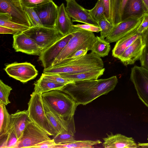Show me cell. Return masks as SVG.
Returning a JSON list of instances; mask_svg holds the SVG:
<instances>
[{
  "instance_id": "cell-1",
  "label": "cell",
  "mask_w": 148,
  "mask_h": 148,
  "mask_svg": "<svg viewBox=\"0 0 148 148\" xmlns=\"http://www.w3.org/2000/svg\"><path fill=\"white\" fill-rule=\"evenodd\" d=\"M118 82L116 76L106 79L74 82L60 90L69 95L78 106L85 105L113 90Z\"/></svg>"
},
{
  "instance_id": "cell-2",
  "label": "cell",
  "mask_w": 148,
  "mask_h": 148,
  "mask_svg": "<svg viewBox=\"0 0 148 148\" xmlns=\"http://www.w3.org/2000/svg\"><path fill=\"white\" fill-rule=\"evenodd\" d=\"M104 68L101 57L91 51L81 58L64 62L44 70L45 74H74L101 69Z\"/></svg>"
},
{
  "instance_id": "cell-3",
  "label": "cell",
  "mask_w": 148,
  "mask_h": 148,
  "mask_svg": "<svg viewBox=\"0 0 148 148\" xmlns=\"http://www.w3.org/2000/svg\"><path fill=\"white\" fill-rule=\"evenodd\" d=\"M43 103L53 113L62 118L74 117L77 105L68 95L56 90L42 94Z\"/></svg>"
},
{
  "instance_id": "cell-4",
  "label": "cell",
  "mask_w": 148,
  "mask_h": 148,
  "mask_svg": "<svg viewBox=\"0 0 148 148\" xmlns=\"http://www.w3.org/2000/svg\"><path fill=\"white\" fill-rule=\"evenodd\" d=\"M71 32L73 37L56 58L51 67L64 60L79 48H87L89 51L90 50L95 42L96 36L92 32L74 27Z\"/></svg>"
},
{
  "instance_id": "cell-5",
  "label": "cell",
  "mask_w": 148,
  "mask_h": 148,
  "mask_svg": "<svg viewBox=\"0 0 148 148\" xmlns=\"http://www.w3.org/2000/svg\"><path fill=\"white\" fill-rule=\"evenodd\" d=\"M42 94L33 92L31 95L28 103L29 117L49 136H53L56 134L45 114Z\"/></svg>"
},
{
  "instance_id": "cell-6",
  "label": "cell",
  "mask_w": 148,
  "mask_h": 148,
  "mask_svg": "<svg viewBox=\"0 0 148 148\" xmlns=\"http://www.w3.org/2000/svg\"><path fill=\"white\" fill-rule=\"evenodd\" d=\"M23 32L34 40L42 52L64 36L55 28L43 26H32Z\"/></svg>"
},
{
  "instance_id": "cell-7",
  "label": "cell",
  "mask_w": 148,
  "mask_h": 148,
  "mask_svg": "<svg viewBox=\"0 0 148 148\" xmlns=\"http://www.w3.org/2000/svg\"><path fill=\"white\" fill-rule=\"evenodd\" d=\"M44 130L30 120L23 132L17 148H34L46 141L51 140Z\"/></svg>"
},
{
  "instance_id": "cell-8",
  "label": "cell",
  "mask_w": 148,
  "mask_h": 148,
  "mask_svg": "<svg viewBox=\"0 0 148 148\" xmlns=\"http://www.w3.org/2000/svg\"><path fill=\"white\" fill-rule=\"evenodd\" d=\"M0 13L9 14L11 21L14 23L29 27L32 26L20 0H0Z\"/></svg>"
},
{
  "instance_id": "cell-9",
  "label": "cell",
  "mask_w": 148,
  "mask_h": 148,
  "mask_svg": "<svg viewBox=\"0 0 148 148\" xmlns=\"http://www.w3.org/2000/svg\"><path fill=\"white\" fill-rule=\"evenodd\" d=\"M130 78L139 98L148 108V71L135 66L131 69Z\"/></svg>"
},
{
  "instance_id": "cell-10",
  "label": "cell",
  "mask_w": 148,
  "mask_h": 148,
  "mask_svg": "<svg viewBox=\"0 0 148 148\" xmlns=\"http://www.w3.org/2000/svg\"><path fill=\"white\" fill-rule=\"evenodd\" d=\"M4 70L10 77L23 83L34 79L38 73L35 66L27 62L8 64Z\"/></svg>"
},
{
  "instance_id": "cell-11",
  "label": "cell",
  "mask_w": 148,
  "mask_h": 148,
  "mask_svg": "<svg viewBox=\"0 0 148 148\" xmlns=\"http://www.w3.org/2000/svg\"><path fill=\"white\" fill-rule=\"evenodd\" d=\"M73 36L71 32L63 36L42 52L38 60L41 62L44 70L52 66L56 58Z\"/></svg>"
},
{
  "instance_id": "cell-12",
  "label": "cell",
  "mask_w": 148,
  "mask_h": 148,
  "mask_svg": "<svg viewBox=\"0 0 148 148\" xmlns=\"http://www.w3.org/2000/svg\"><path fill=\"white\" fill-rule=\"evenodd\" d=\"M141 18H130L114 25V27L105 40L110 43L116 42L136 29L140 24Z\"/></svg>"
},
{
  "instance_id": "cell-13",
  "label": "cell",
  "mask_w": 148,
  "mask_h": 148,
  "mask_svg": "<svg viewBox=\"0 0 148 148\" xmlns=\"http://www.w3.org/2000/svg\"><path fill=\"white\" fill-rule=\"evenodd\" d=\"M12 47L16 51L40 56L42 50L33 39L23 32L13 36Z\"/></svg>"
},
{
  "instance_id": "cell-14",
  "label": "cell",
  "mask_w": 148,
  "mask_h": 148,
  "mask_svg": "<svg viewBox=\"0 0 148 148\" xmlns=\"http://www.w3.org/2000/svg\"><path fill=\"white\" fill-rule=\"evenodd\" d=\"M66 11L73 22H78L99 27L97 23L90 16L88 10L79 5L75 0H65Z\"/></svg>"
},
{
  "instance_id": "cell-15",
  "label": "cell",
  "mask_w": 148,
  "mask_h": 148,
  "mask_svg": "<svg viewBox=\"0 0 148 148\" xmlns=\"http://www.w3.org/2000/svg\"><path fill=\"white\" fill-rule=\"evenodd\" d=\"M58 8V6L52 1L34 8L43 26L55 28Z\"/></svg>"
},
{
  "instance_id": "cell-16",
  "label": "cell",
  "mask_w": 148,
  "mask_h": 148,
  "mask_svg": "<svg viewBox=\"0 0 148 148\" xmlns=\"http://www.w3.org/2000/svg\"><path fill=\"white\" fill-rule=\"evenodd\" d=\"M146 46L141 35L118 58L125 66L133 64L139 60Z\"/></svg>"
},
{
  "instance_id": "cell-17",
  "label": "cell",
  "mask_w": 148,
  "mask_h": 148,
  "mask_svg": "<svg viewBox=\"0 0 148 148\" xmlns=\"http://www.w3.org/2000/svg\"><path fill=\"white\" fill-rule=\"evenodd\" d=\"M107 137L103 138V147L105 148H140L132 137H127L120 134H106Z\"/></svg>"
},
{
  "instance_id": "cell-18",
  "label": "cell",
  "mask_w": 148,
  "mask_h": 148,
  "mask_svg": "<svg viewBox=\"0 0 148 148\" xmlns=\"http://www.w3.org/2000/svg\"><path fill=\"white\" fill-rule=\"evenodd\" d=\"M71 18L67 13L64 4L58 7L55 28L63 36L70 33L74 29Z\"/></svg>"
},
{
  "instance_id": "cell-19",
  "label": "cell",
  "mask_w": 148,
  "mask_h": 148,
  "mask_svg": "<svg viewBox=\"0 0 148 148\" xmlns=\"http://www.w3.org/2000/svg\"><path fill=\"white\" fill-rule=\"evenodd\" d=\"M148 13L142 0H127L124 8L121 21L130 18H141Z\"/></svg>"
},
{
  "instance_id": "cell-20",
  "label": "cell",
  "mask_w": 148,
  "mask_h": 148,
  "mask_svg": "<svg viewBox=\"0 0 148 148\" xmlns=\"http://www.w3.org/2000/svg\"><path fill=\"white\" fill-rule=\"evenodd\" d=\"M30 120L27 110H18L10 114V123L14 128L19 142L27 124Z\"/></svg>"
},
{
  "instance_id": "cell-21",
  "label": "cell",
  "mask_w": 148,
  "mask_h": 148,
  "mask_svg": "<svg viewBox=\"0 0 148 148\" xmlns=\"http://www.w3.org/2000/svg\"><path fill=\"white\" fill-rule=\"evenodd\" d=\"M137 29L116 42L112 51V56L114 57L118 58L127 47L142 35L137 32Z\"/></svg>"
},
{
  "instance_id": "cell-22",
  "label": "cell",
  "mask_w": 148,
  "mask_h": 148,
  "mask_svg": "<svg viewBox=\"0 0 148 148\" xmlns=\"http://www.w3.org/2000/svg\"><path fill=\"white\" fill-rule=\"evenodd\" d=\"M34 85V92L42 94L52 90H60L66 84L54 82L41 75Z\"/></svg>"
},
{
  "instance_id": "cell-23",
  "label": "cell",
  "mask_w": 148,
  "mask_h": 148,
  "mask_svg": "<svg viewBox=\"0 0 148 148\" xmlns=\"http://www.w3.org/2000/svg\"><path fill=\"white\" fill-rule=\"evenodd\" d=\"M105 71L101 69L74 74H59L62 77L69 79L73 82L97 79L102 76Z\"/></svg>"
},
{
  "instance_id": "cell-24",
  "label": "cell",
  "mask_w": 148,
  "mask_h": 148,
  "mask_svg": "<svg viewBox=\"0 0 148 148\" xmlns=\"http://www.w3.org/2000/svg\"><path fill=\"white\" fill-rule=\"evenodd\" d=\"M19 143L14 128L10 123L7 132L0 136V148H17Z\"/></svg>"
},
{
  "instance_id": "cell-25",
  "label": "cell",
  "mask_w": 148,
  "mask_h": 148,
  "mask_svg": "<svg viewBox=\"0 0 148 148\" xmlns=\"http://www.w3.org/2000/svg\"><path fill=\"white\" fill-rule=\"evenodd\" d=\"M111 50L110 43L100 37L96 36L95 42L90 50L100 57H103L108 55Z\"/></svg>"
},
{
  "instance_id": "cell-26",
  "label": "cell",
  "mask_w": 148,
  "mask_h": 148,
  "mask_svg": "<svg viewBox=\"0 0 148 148\" xmlns=\"http://www.w3.org/2000/svg\"><path fill=\"white\" fill-rule=\"evenodd\" d=\"M99 140H76L64 144H57L56 148H93V146L101 143Z\"/></svg>"
},
{
  "instance_id": "cell-27",
  "label": "cell",
  "mask_w": 148,
  "mask_h": 148,
  "mask_svg": "<svg viewBox=\"0 0 148 148\" xmlns=\"http://www.w3.org/2000/svg\"><path fill=\"white\" fill-rule=\"evenodd\" d=\"M12 18L6 13H0V26L10 28L23 32L30 27L11 21ZM11 20V21H10Z\"/></svg>"
},
{
  "instance_id": "cell-28",
  "label": "cell",
  "mask_w": 148,
  "mask_h": 148,
  "mask_svg": "<svg viewBox=\"0 0 148 148\" xmlns=\"http://www.w3.org/2000/svg\"><path fill=\"white\" fill-rule=\"evenodd\" d=\"M5 105L0 103V136L7 131L10 122V115L6 109Z\"/></svg>"
},
{
  "instance_id": "cell-29",
  "label": "cell",
  "mask_w": 148,
  "mask_h": 148,
  "mask_svg": "<svg viewBox=\"0 0 148 148\" xmlns=\"http://www.w3.org/2000/svg\"><path fill=\"white\" fill-rule=\"evenodd\" d=\"M101 30L100 37L104 39L110 33L114 25L110 23L106 18L105 15H103L97 22Z\"/></svg>"
},
{
  "instance_id": "cell-30",
  "label": "cell",
  "mask_w": 148,
  "mask_h": 148,
  "mask_svg": "<svg viewBox=\"0 0 148 148\" xmlns=\"http://www.w3.org/2000/svg\"><path fill=\"white\" fill-rule=\"evenodd\" d=\"M89 13L92 18L97 23L99 20L105 15V9L103 0H98L94 7L88 10Z\"/></svg>"
},
{
  "instance_id": "cell-31",
  "label": "cell",
  "mask_w": 148,
  "mask_h": 148,
  "mask_svg": "<svg viewBox=\"0 0 148 148\" xmlns=\"http://www.w3.org/2000/svg\"><path fill=\"white\" fill-rule=\"evenodd\" d=\"M12 90L11 87L6 84L1 80H0V103L7 105L10 103L8 98Z\"/></svg>"
},
{
  "instance_id": "cell-32",
  "label": "cell",
  "mask_w": 148,
  "mask_h": 148,
  "mask_svg": "<svg viewBox=\"0 0 148 148\" xmlns=\"http://www.w3.org/2000/svg\"><path fill=\"white\" fill-rule=\"evenodd\" d=\"M75 134L70 132H63L55 135L53 139L56 144H64L75 140Z\"/></svg>"
},
{
  "instance_id": "cell-33",
  "label": "cell",
  "mask_w": 148,
  "mask_h": 148,
  "mask_svg": "<svg viewBox=\"0 0 148 148\" xmlns=\"http://www.w3.org/2000/svg\"><path fill=\"white\" fill-rule=\"evenodd\" d=\"M110 22L115 25L119 23L118 12L119 0H110Z\"/></svg>"
},
{
  "instance_id": "cell-34",
  "label": "cell",
  "mask_w": 148,
  "mask_h": 148,
  "mask_svg": "<svg viewBox=\"0 0 148 148\" xmlns=\"http://www.w3.org/2000/svg\"><path fill=\"white\" fill-rule=\"evenodd\" d=\"M32 26H43L39 18L33 8H23Z\"/></svg>"
},
{
  "instance_id": "cell-35",
  "label": "cell",
  "mask_w": 148,
  "mask_h": 148,
  "mask_svg": "<svg viewBox=\"0 0 148 148\" xmlns=\"http://www.w3.org/2000/svg\"><path fill=\"white\" fill-rule=\"evenodd\" d=\"M41 75L54 82L66 84L73 83L72 80L61 76L58 74H45L42 73Z\"/></svg>"
},
{
  "instance_id": "cell-36",
  "label": "cell",
  "mask_w": 148,
  "mask_h": 148,
  "mask_svg": "<svg viewBox=\"0 0 148 148\" xmlns=\"http://www.w3.org/2000/svg\"><path fill=\"white\" fill-rule=\"evenodd\" d=\"M88 51V49L87 48H79L72 53L67 58L59 63L66 62L79 59L86 55Z\"/></svg>"
},
{
  "instance_id": "cell-37",
  "label": "cell",
  "mask_w": 148,
  "mask_h": 148,
  "mask_svg": "<svg viewBox=\"0 0 148 148\" xmlns=\"http://www.w3.org/2000/svg\"><path fill=\"white\" fill-rule=\"evenodd\" d=\"M21 2L23 8H35L41 6L53 0H21Z\"/></svg>"
},
{
  "instance_id": "cell-38",
  "label": "cell",
  "mask_w": 148,
  "mask_h": 148,
  "mask_svg": "<svg viewBox=\"0 0 148 148\" xmlns=\"http://www.w3.org/2000/svg\"><path fill=\"white\" fill-rule=\"evenodd\" d=\"M148 28V13L144 14L142 17L141 23L137 29L139 34H142Z\"/></svg>"
},
{
  "instance_id": "cell-39",
  "label": "cell",
  "mask_w": 148,
  "mask_h": 148,
  "mask_svg": "<svg viewBox=\"0 0 148 148\" xmlns=\"http://www.w3.org/2000/svg\"><path fill=\"white\" fill-rule=\"evenodd\" d=\"M73 26L74 27L81 28L92 32L98 33L100 32L101 30L99 27L89 24H77L75 25H73Z\"/></svg>"
},
{
  "instance_id": "cell-40",
  "label": "cell",
  "mask_w": 148,
  "mask_h": 148,
  "mask_svg": "<svg viewBox=\"0 0 148 148\" xmlns=\"http://www.w3.org/2000/svg\"><path fill=\"white\" fill-rule=\"evenodd\" d=\"M139 60L141 66L148 71V47L146 46L144 49Z\"/></svg>"
},
{
  "instance_id": "cell-41",
  "label": "cell",
  "mask_w": 148,
  "mask_h": 148,
  "mask_svg": "<svg viewBox=\"0 0 148 148\" xmlns=\"http://www.w3.org/2000/svg\"><path fill=\"white\" fill-rule=\"evenodd\" d=\"M57 144L55 142L54 139H52L37 145L35 148H56Z\"/></svg>"
},
{
  "instance_id": "cell-42",
  "label": "cell",
  "mask_w": 148,
  "mask_h": 148,
  "mask_svg": "<svg viewBox=\"0 0 148 148\" xmlns=\"http://www.w3.org/2000/svg\"><path fill=\"white\" fill-rule=\"evenodd\" d=\"M22 32L8 27L0 26V34H9L13 35L20 33Z\"/></svg>"
},
{
  "instance_id": "cell-43",
  "label": "cell",
  "mask_w": 148,
  "mask_h": 148,
  "mask_svg": "<svg viewBox=\"0 0 148 148\" xmlns=\"http://www.w3.org/2000/svg\"><path fill=\"white\" fill-rule=\"evenodd\" d=\"M103 0L105 9V15L106 18L110 22V0Z\"/></svg>"
},
{
  "instance_id": "cell-44",
  "label": "cell",
  "mask_w": 148,
  "mask_h": 148,
  "mask_svg": "<svg viewBox=\"0 0 148 148\" xmlns=\"http://www.w3.org/2000/svg\"><path fill=\"white\" fill-rule=\"evenodd\" d=\"M127 0H119V5L118 12L119 23L121 21V17L123 12Z\"/></svg>"
},
{
  "instance_id": "cell-45",
  "label": "cell",
  "mask_w": 148,
  "mask_h": 148,
  "mask_svg": "<svg viewBox=\"0 0 148 148\" xmlns=\"http://www.w3.org/2000/svg\"><path fill=\"white\" fill-rule=\"evenodd\" d=\"M142 35L145 43L148 47V28L142 34Z\"/></svg>"
},
{
  "instance_id": "cell-46",
  "label": "cell",
  "mask_w": 148,
  "mask_h": 148,
  "mask_svg": "<svg viewBox=\"0 0 148 148\" xmlns=\"http://www.w3.org/2000/svg\"><path fill=\"white\" fill-rule=\"evenodd\" d=\"M138 145L141 148H148V143H138Z\"/></svg>"
},
{
  "instance_id": "cell-47",
  "label": "cell",
  "mask_w": 148,
  "mask_h": 148,
  "mask_svg": "<svg viewBox=\"0 0 148 148\" xmlns=\"http://www.w3.org/2000/svg\"><path fill=\"white\" fill-rule=\"evenodd\" d=\"M145 8L148 13V0H142Z\"/></svg>"
},
{
  "instance_id": "cell-48",
  "label": "cell",
  "mask_w": 148,
  "mask_h": 148,
  "mask_svg": "<svg viewBox=\"0 0 148 148\" xmlns=\"http://www.w3.org/2000/svg\"><path fill=\"white\" fill-rule=\"evenodd\" d=\"M147 137H147V140H148V135H147Z\"/></svg>"
},
{
  "instance_id": "cell-49",
  "label": "cell",
  "mask_w": 148,
  "mask_h": 148,
  "mask_svg": "<svg viewBox=\"0 0 148 148\" xmlns=\"http://www.w3.org/2000/svg\"><path fill=\"white\" fill-rule=\"evenodd\" d=\"M20 0L21 1V0Z\"/></svg>"
}]
</instances>
